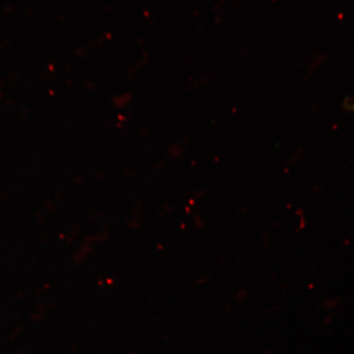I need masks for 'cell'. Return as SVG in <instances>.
I'll return each mask as SVG.
<instances>
[{"label": "cell", "instance_id": "obj_1", "mask_svg": "<svg viewBox=\"0 0 354 354\" xmlns=\"http://www.w3.org/2000/svg\"><path fill=\"white\" fill-rule=\"evenodd\" d=\"M343 107L344 109L349 111V112L354 113V97L345 100L343 104Z\"/></svg>", "mask_w": 354, "mask_h": 354}]
</instances>
